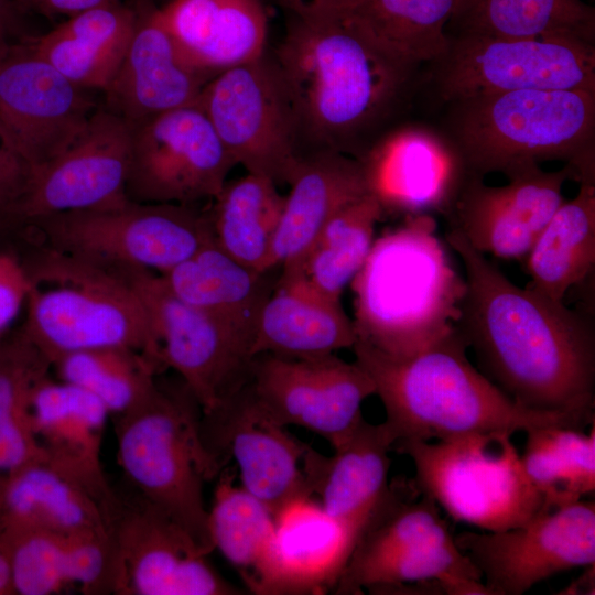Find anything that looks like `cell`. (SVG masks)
<instances>
[{"instance_id":"obj_1","label":"cell","mask_w":595,"mask_h":595,"mask_svg":"<svg viewBox=\"0 0 595 595\" xmlns=\"http://www.w3.org/2000/svg\"><path fill=\"white\" fill-rule=\"evenodd\" d=\"M466 291L457 327L485 376L520 405L595 419V332L589 317L519 288L455 229Z\"/></svg>"},{"instance_id":"obj_2","label":"cell","mask_w":595,"mask_h":595,"mask_svg":"<svg viewBox=\"0 0 595 595\" xmlns=\"http://www.w3.org/2000/svg\"><path fill=\"white\" fill-rule=\"evenodd\" d=\"M303 154L359 160L414 106L422 65L382 45L354 15L293 12L273 57Z\"/></svg>"},{"instance_id":"obj_3","label":"cell","mask_w":595,"mask_h":595,"mask_svg":"<svg viewBox=\"0 0 595 595\" xmlns=\"http://www.w3.org/2000/svg\"><path fill=\"white\" fill-rule=\"evenodd\" d=\"M351 348L382 402V424L392 445L477 433L515 434L542 426L583 430L594 422L517 403L472 365L458 327L409 357L387 355L358 339Z\"/></svg>"},{"instance_id":"obj_4","label":"cell","mask_w":595,"mask_h":595,"mask_svg":"<svg viewBox=\"0 0 595 595\" xmlns=\"http://www.w3.org/2000/svg\"><path fill=\"white\" fill-rule=\"evenodd\" d=\"M430 214L409 215L374 241L353 280L357 339L412 356L457 327L466 281Z\"/></svg>"},{"instance_id":"obj_5","label":"cell","mask_w":595,"mask_h":595,"mask_svg":"<svg viewBox=\"0 0 595 595\" xmlns=\"http://www.w3.org/2000/svg\"><path fill=\"white\" fill-rule=\"evenodd\" d=\"M435 126L470 175L507 177L542 161H565L576 182H595V91L523 89L437 106Z\"/></svg>"},{"instance_id":"obj_6","label":"cell","mask_w":595,"mask_h":595,"mask_svg":"<svg viewBox=\"0 0 595 595\" xmlns=\"http://www.w3.org/2000/svg\"><path fill=\"white\" fill-rule=\"evenodd\" d=\"M21 261L33 284L22 329L52 364L74 351L128 347L161 368L148 312L120 270L40 247Z\"/></svg>"},{"instance_id":"obj_7","label":"cell","mask_w":595,"mask_h":595,"mask_svg":"<svg viewBox=\"0 0 595 595\" xmlns=\"http://www.w3.org/2000/svg\"><path fill=\"white\" fill-rule=\"evenodd\" d=\"M196 409L199 405L185 385L181 394L156 386L143 401L118 415V461L139 496L210 553L214 545L203 483L224 465L202 441Z\"/></svg>"},{"instance_id":"obj_8","label":"cell","mask_w":595,"mask_h":595,"mask_svg":"<svg viewBox=\"0 0 595 595\" xmlns=\"http://www.w3.org/2000/svg\"><path fill=\"white\" fill-rule=\"evenodd\" d=\"M509 433L446 441H402L391 451L410 457L413 478L455 522L496 532L522 526L550 509L526 476Z\"/></svg>"},{"instance_id":"obj_9","label":"cell","mask_w":595,"mask_h":595,"mask_svg":"<svg viewBox=\"0 0 595 595\" xmlns=\"http://www.w3.org/2000/svg\"><path fill=\"white\" fill-rule=\"evenodd\" d=\"M40 247L108 269L163 274L214 241L207 210L194 205L122 204L45 217L18 229Z\"/></svg>"},{"instance_id":"obj_10","label":"cell","mask_w":595,"mask_h":595,"mask_svg":"<svg viewBox=\"0 0 595 595\" xmlns=\"http://www.w3.org/2000/svg\"><path fill=\"white\" fill-rule=\"evenodd\" d=\"M422 65L420 95L436 106L461 97L523 89L595 91V45L562 39L446 34Z\"/></svg>"},{"instance_id":"obj_11","label":"cell","mask_w":595,"mask_h":595,"mask_svg":"<svg viewBox=\"0 0 595 595\" xmlns=\"http://www.w3.org/2000/svg\"><path fill=\"white\" fill-rule=\"evenodd\" d=\"M204 111L235 164L289 184L304 156L292 105L273 57L226 69L204 86Z\"/></svg>"},{"instance_id":"obj_12","label":"cell","mask_w":595,"mask_h":595,"mask_svg":"<svg viewBox=\"0 0 595 595\" xmlns=\"http://www.w3.org/2000/svg\"><path fill=\"white\" fill-rule=\"evenodd\" d=\"M121 272L143 303L161 367L175 370L203 415L216 410L248 378L251 345L216 316L176 298L149 270Z\"/></svg>"},{"instance_id":"obj_13","label":"cell","mask_w":595,"mask_h":595,"mask_svg":"<svg viewBox=\"0 0 595 595\" xmlns=\"http://www.w3.org/2000/svg\"><path fill=\"white\" fill-rule=\"evenodd\" d=\"M235 165L204 111L177 108L131 127L126 196L145 204L212 201Z\"/></svg>"},{"instance_id":"obj_14","label":"cell","mask_w":595,"mask_h":595,"mask_svg":"<svg viewBox=\"0 0 595 595\" xmlns=\"http://www.w3.org/2000/svg\"><path fill=\"white\" fill-rule=\"evenodd\" d=\"M454 538L489 595H522L558 573L595 563V504L581 499L543 510L519 527L466 530Z\"/></svg>"},{"instance_id":"obj_15","label":"cell","mask_w":595,"mask_h":595,"mask_svg":"<svg viewBox=\"0 0 595 595\" xmlns=\"http://www.w3.org/2000/svg\"><path fill=\"white\" fill-rule=\"evenodd\" d=\"M258 405L278 424L302 426L336 447L364 419L363 402L375 394L369 375L335 354L283 357L260 354L246 380Z\"/></svg>"},{"instance_id":"obj_16","label":"cell","mask_w":595,"mask_h":595,"mask_svg":"<svg viewBox=\"0 0 595 595\" xmlns=\"http://www.w3.org/2000/svg\"><path fill=\"white\" fill-rule=\"evenodd\" d=\"M23 41L0 51V143L28 167L64 152L98 108Z\"/></svg>"},{"instance_id":"obj_17","label":"cell","mask_w":595,"mask_h":595,"mask_svg":"<svg viewBox=\"0 0 595 595\" xmlns=\"http://www.w3.org/2000/svg\"><path fill=\"white\" fill-rule=\"evenodd\" d=\"M113 548L112 591L133 595H235L241 589L208 563L193 537L139 496L117 498L109 517Z\"/></svg>"},{"instance_id":"obj_18","label":"cell","mask_w":595,"mask_h":595,"mask_svg":"<svg viewBox=\"0 0 595 595\" xmlns=\"http://www.w3.org/2000/svg\"><path fill=\"white\" fill-rule=\"evenodd\" d=\"M130 142L131 126L106 108H97L64 152L41 166L29 167L9 228L128 201Z\"/></svg>"},{"instance_id":"obj_19","label":"cell","mask_w":595,"mask_h":595,"mask_svg":"<svg viewBox=\"0 0 595 595\" xmlns=\"http://www.w3.org/2000/svg\"><path fill=\"white\" fill-rule=\"evenodd\" d=\"M383 217L447 216L469 173L435 123L402 121L359 159Z\"/></svg>"},{"instance_id":"obj_20","label":"cell","mask_w":595,"mask_h":595,"mask_svg":"<svg viewBox=\"0 0 595 595\" xmlns=\"http://www.w3.org/2000/svg\"><path fill=\"white\" fill-rule=\"evenodd\" d=\"M208 452L224 466L232 457L240 485L274 513L307 489L303 458L309 447L274 422L256 402L246 381L199 422Z\"/></svg>"},{"instance_id":"obj_21","label":"cell","mask_w":595,"mask_h":595,"mask_svg":"<svg viewBox=\"0 0 595 595\" xmlns=\"http://www.w3.org/2000/svg\"><path fill=\"white\" fill-rule=\"evenodd\" d=\"M507 178L506 185L489 186L469 175L445 218L477 251L522 259L565 201V182L576 177L565 164L552 172L534 165Z\"/></svg>"},{"instance_id":"obj_22","label":"cell","mask_w":595,"mask_h":595,"mask_svg":"<svg viewBox=\"0 0 595 595\" xmlns=\"http://www.w3.org/2000/svg\"><path fill=\"white\" fill-rule=\"evenodd\" d=\"M273 517V536L246 587L260 595L334 591L366 524L333 517L312 496L289 500Z\"/></svg>"},{"instance_id":"obj_23","label":"cell","mask_w":595,"mask_h":595,"mask_svg":"<svg viewBox=\"0 0 595 595\" xmlns=\"http://www.w3.org/2000/svg\"><path fill=\"white\" fill-rule=\"evenodd\" d=\"M137 9V8H136ZM125 57L104 90V108L131 127L161 113L197 105L213 77L190 66L161 21L159 8L142 3Z\"/></svg>"},{"instance_id":"obj_24","label":"cell","mask_w":595,"mask_h":595,"mask_svg":"<svg viewBox=\"0 0 595 595\" xmlns=\"http://www.w3.org/2000/svg\"><path fill=\"white\" fill-rule=\"evenodd\" d=\"M30 413L45 462L78 483L109 515L117 495L101 464L107 408L85 389L46 376L33 389Z\"/></svg>"},{"instance_id":"obj_25","label":"cell","mask_w":595,"mask_h":595,"mask_svg":"<svg viewBox=\"0 0 595 595\" xmlns=\"http://www.w3.org/2000/svg\"><path fill=\"white\" fill-rule=\"evenodd\" d=\"M159 14L182 58L210 77L266 53L261 0H170Z\"/></svg>"},{"instance_id":"obj_26","label":"cell","mask_w":595,"mask_h":595,"mask_svg":"<svg viewBox=\"0 0 595 595\" xmlns=\"http://www.w3.org/2000/svg\"><path fill=\"white\" fill-rule=\"evenodd\" d=\"M289 185L267 271L295 266L339 209L369 193L360 161L334 151L305 154Z\"/></svg>"},{"instance_id":"obj_27","label":"cell","mask_w":595,"mask_h":595,"mask_svg":"<svg viewBox=\"0 0 595 595\" xmlns=\"http://www.w3.org/2000/svg\"><path fill=\"white\" fill-rule=\"evenodd\" d=\"M392 442L382 423L361 419L325 456L311 446L303 458L307 489L333 517L366 524L389 490Z\"/></svg>"},{"instance_id":"obj_28","label":"cell","mask_w":595,"mask_h":595,"mask_svg":"<svg viewBox=\"0 0 595 595\" xmlns=\"http://www.w3.org/2000/svg\"><path fill=\"white\" fill-rule=\"evenodd\" d=\"M137 18L136 8L118 0L68 17L52 31L22 41L75 85L104 91L125 57Z\"/></svg>"},{"instance_id":"obj_29","label":"cell","mask_w":595,"mask_h":595,"mask_svg":"<svg viewBox=\"0 0 595 595\" xmlns=\"http://www.w3.org/2000/svg\"><path fill=\"white\" fill-rule=\"evenodd\" d=\"M0 530L110 534L104 507L73 478L45 461L26 464L3 478Z\"/></svg>"},{"instance_id":"obj_30","label":"cell","mask_w":595,"mask_h":595,"mask_svg":"<svg viewBox=\"0 0 595 595\" xmlns=\"http://www.w3.org/2000/svg\"><path fill=\"white\" fill-rule=\"evenodd\" d=\"M270 272L246 267L213 241L159 275L176 298L216 316L252 347L261 309L277 282L269 280Z\"/></svg>"},{"instance_id":"obj_31","label":"cell","mask_w":595,"mask_h":595,"mask_svg":"<svg viewBox=\"0 0 595 595\" xmlns=\"http://www.w3.org/2000/svg\"><path fill=\"white\" fill-rule=\"evenodd\" d=\"M356 340L354 322L340 301L279 278L261 309L251 354L315 357L351 348Z\"/></svg>"},{"instance_id":"obj_32","label":"cell","mask_w":595,"mask_h":595,"mask_svg":"<svg viewBox=\"0 0 595 595\" xmlns=\"http://www.w3.org/2000/svg\"><path fill=\"white\" fill-rule=\"evenodd\" d=\"M381 218V205L371 193L349 203L325 224L295 266L281 270L280 279L339 302L367 260Z\"/></svg>"},{"instance_id":"obj_33","label":"cell","mask_w":595,"mask_h":595,"mask_svg":"<svg viewBox=\"0 0 595 595\" xmlns=\"http://www.w3.org/2000/svg\"><path fill=\"white\" fill-rule=\"evenodd\" d=\"M527 285L564 303L566 292L582 283L595 264V182L580 183L573 199L553 214L526 257Z\"/></svg>"},{"instance_id":"obj_34","label":"cell","mask_w":595,"mask_h":595,"mask_svg":"<svg viewBox=\"0 0 595 595\" xmlns=\"http://www.w3.org/2000/svg\"><path fill=\"white\" fill-rule=\"evenodd\" d=\"M446 34L562 39L595 45V9L583 0H467Z\"/></svg>"},{"instance_id":"obj_35","label":"cell","mask_w":595,"mask_h":595,"mask_svg":"<svg viewBox=\"0 0 595 595\" xmlns=\"http://www.w3.org/2000/svg\"><path fill=\"white\" fill-rule=\"evenodd\" d=\"M284 199L268 177L247 173L227 180L207 210L215 244L246 267L267 272Z\"/></svg>"},{"instance_id":"obj_36","label":"cell","mask_w":595,"mask_h":595,"mask_svg":"<svg viewBox=\"0 0 595 595\" xmlns=\"http://www.w3.org/2000/svg\"><path fill=\"white\" fill-rule=\"evenodd\" d=\"M51 368V360L22 328L0 342V475L45 461L33 431L30 401Z\"/></svg>"},{"instance_id":"obj_37","label":"cell","mask_w":595,"mask_h":595,"mask_svg":"<svg viewBox=\"0 0 595 595\" xmlns=\"http://www.w3.org/2000/svg\"><path fill=\"white\" fill-rule=\"evenodd\" d=\"M467 0H360L353 15L389 51L424 65L443 53L446 25Z\"/></svg>"},{"instance_id":"obj_38","label":"cell","mask_w":595,"mask_h":595,"mask_svg":"<svg viewBox=\"0 0 595 595\" xmlns=\"http://www.w3.org/2000/svg\"><path fill=\"white\" fill-rule=\"evenodd\" d=\"M52 368L58 379L90 392L117 416L143 401L158 386L154 364L128 347L69 353L57 358Z\"/></svg>"},{"instance_id":"obj_39","label":"cell","mask_w":595,"mask_h":595,"mask_svg":"<svg viewBox=\"0 0 595 595\" xmlns=\"http://www.w3.org/2000/svg\"><path fill=\"white\" fill-rule=\"evenodd\" d=\"M235 476L227 465L220 469L208 526L214 549L237 569L247 585L269 547L274 517L259 499L235 485Z\"/></svg>"},{"instance_id":"obj_40","label":"cell","mask_w":595,"mask_h":595,"mask_svg":"<svg viewBox=\"0 0 595 595\" xmlns=\"http://www.w3.org/2000/svg\"><path fill=\"white\" fill-rule=\"evenodd\" d=\"M0 532L9 547L13 593L51 595L75 585L78 536L41 530Z\"/></svg>"},{"instance_id":"obj_41","label":"cell","mask_w":595,"mask_h":595,"mask_svg":"<svg viewBox=\"0 0 595 595\" xmlns=\"http://www.w3.org/2000/svg\"><path fill=\"white\" fill-rule=\"evenodd\" d=\"M552 428L527 431L524 450L520 454L526 476L550 509L573 504L589 495L572 451L554 435Z\"/></svg>"},{"instance_id":"obj_42","label":"cell","mask_w":595,"mask_h":595,"mask_svg":"<svg viewBox=\"0 0 595 595\" xmlns=\"http://www.w3.org/2000/svg\"><path fill=\"white\" fill-rule=\"evenodd\" d=\"M32 285L21 259L0 250V337L25 306Z\"/></svg>"},{"instance_id":"obj_43","label":"cell","mask_w":595,"mask_h":595,"mask_svg":"<svg viewBox=\"0 0 595 595\" xmlns=\"http://www.w3.org/2000/svg\"><path fill=\"white\" fill-rule=\"evenodd\" d=\"M29 167L0 143V228H9L12 210L22 193Z\"/></svg>"},{"instance_id":"obj_44","label":"cell","mask_w":595,"mask_h":595,"mask_svg":"<svg viewBox=\"0 0 595 595\" xmlns=\"http://www.w3.org/2000/svg\"><path fill=\"white\" fill-rule=\"evenodd\" d=\"M46 15L72 17L87 9L118 0H19Z\"/></svg>"},{"instance_id":"obj_45","label":"cell","mask_w":595,"mask_h":595,"mask_svg":"<svg viewBox=\"0 0 595 595\" xmlns=\"http://www.w3.org/2000/svg\"><path fill=\"white\" fill-rule=\"evenodd\" d=\"M293 12L345 14L350 13L360 0H285Z\"/></svg>"},{"instance_id":"obj_46","label":"cell","mask_w":595,"mask_h":595,"mask_svg":"<svg viewBox=\"0 0 595 595\" xmlns=\"http://www.w3.org/2000/svg\"><path fill=\"white\" fill-rule=\"evenodd\" d=\"M15 7L13 0H0V51L13 43Z\"/></svg>"},{"instance_id":"obj_47","label":"cell","mask_w":595,"mask_h":595,"mask_svg":"<svg viewBox=\"0 0 595 595\" xmlns=\"http://www.w3.org/2000/svg\"><path fill=\"white\" fill-rule=\"evenodd\" d=\"M584 573L573 580L566 587L558 594L564 595H580V594H594L595 580H594V564L584 566Z\"/></svg>"},{"instance_id":"obj_48","label":"cell","mask_w":595,"mask_h":595,"mask_svg":"<svg viewBox=\"0 0 595 595\" xmlns=\"http://www.w3.org/2000/svg\"><path fill=\"white\" fill-rule=\"evenodd\" d=\"M13 593L9 547L0 532V595Z\"/></svg>"},{"instance_id":"obj_49","label":"cell","mask_w":595,"mask_h":595,"mask_svg":"<svg viewBox=\"0 0 595 595\" xmlns=\"http://www.w3.org/2000/svg\"><path fill=\"white\" fill-rule=\"evenodd\" d=\"M3 484V483H2ZM2 488V487H1ZM0 498H1V489H0Z\"/></svg>"}]
</instances>
